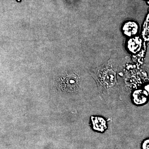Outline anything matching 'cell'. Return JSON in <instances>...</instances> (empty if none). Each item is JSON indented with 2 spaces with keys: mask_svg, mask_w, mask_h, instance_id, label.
Returning a JSON list of instances; mask_svg holds the SVG:
<instances>
[{
  "mask_svg": "<svg viewBox=\"0 0 149 149\" xmlns=\"http://www.w3.org/2000/svg\"><path fill=\"white\" fill-rule=\"evenodd\" d=\"M139 31V26L135 22L128 21L125 22L122 27L123 34L128 37L135 36Z\"/></svg>",
  "mask_w": 149,
  "mask_h": 149,
  "instance_id": "cell-1",
  "label": "cell"
},
{
  "mask_svg": "<svg viewBox=\"0 0 149 149\" xmlns=\"http://www.w3.org/2000/svg\"><path fill=\"white\" fill-rule=\"evenodd\" d=\"M142 40L139 37H133L128 40L127 43L128 51L133 54L139 52L141 49Z\"/></svg>",
  "mask_w": 149,
  "mask_h": 149,
  "instance_id": "cell-2",
  "label": "cell"
},
{
  "mask_svg": "<svg viewBox=\"0 0 149 149\" xmlns=\"http://www.w3.org/2000/svg\"><path fill=\"white\" fill-rule=\"evenodd\" d=\"M93 129L100 132H104L107 128L106 122L102 118L92 117L91 118Z\"/></svg>",
  "mask_w": 149,
  "mask_h": 149,
  "instance_id": "cell-3",
  "label": "cell"
},
{
  "mask_svg": "<svg viewBox=\"0 0 149 149\" xmlns=\"http://www.w3.org/2000/svg\"><path fill=\"white\" fill-rule=\"evenodd\" d=\"M148 96V94L146 91L138 90L133 93V101L137 104H142L147 101Z\"/></svg>",
  "mask_w": 149,
  "mask_h": 149,
  "instance_id": "cell-4",
  "label": "cell"
},
{
  "mask_svg": "<svg viewBox=\"0 0 149 149\" xmlns=\"http://www.w3.org/2000/svg\"><path fill=\"white\" fill-rule=\"evenodd\" d=\"M143 149H149V140H146L144 142L143 145Z\"/></svg>",
  "mask_w": 149,
  "mask_h": 149,
  "instance_id": "cell-5",
  "label": "cell"
},
{
  "mask_svg": "<svg viewBox=\"0 0 149 149\" xmlns=\"http://www.w3.org/2000/svg\"><path fill=\"white\" fill-rule=\"evenodd\" d=\"M17 1H20V0H17Z\"/></svg>",
  "mask_w": 149,
  "mask_h": 149,
  "instance_id": "cell-6",
  "label": "cell"
}]
</instances>
